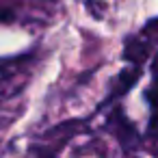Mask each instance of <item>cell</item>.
Returning <instances> with one entry per match:
<instances>
[{"label":"cell","mask_w":158,"mask_h":158,"mask_svg":"<svg viewBox=\"0 0 158 158\" xmlns=\"http://www.w3.org/2000/svg\"><path fill=\"white\" fill-rule=\"evenodd\" d=\"M7 18H9V13H7V11H0V20H7Z\"/></svg>","instance_id":"6da1fadb"},{"label":"cell","mask_w":158,"mask_h":158,"mask_svg":"<svg viewBox=\"0 0 158 158\" xmlns=\"http://www.w3.org/2000/svg\"><path fill=\"white\" fill-rule=\"evenodd\" d=\"M154 67H156V69H158V56H156V61H154Z\"/></svg>","instance_id":"7a4b0ae2"}]
</instances>
